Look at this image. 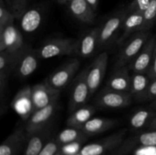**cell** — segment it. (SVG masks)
Instances as JSON below:
<instances>
[{"label":"cell","instance_id":"1","mask_svg":"<svg viewBox=\"0 0 156 155\" xmlns=\"http://www.w3.org/2000/svg\"><path fill=\"white\" fill-rule=\"evenodd\" d=\"M150 37L149 31H139L133 33L123 44L117 55L114 68L129 65L135 59Z\"/></svg>","mask_w":156,"mask_h":155},{"label":"cell","instance_id":"2","mask_svg":"<svg viewBox=\"0 0 156 155\" xmlns=\"http://www.w3.org/2000/svg\"><path fill=\"white\" fill-rule=\"evenodd\" d=\"M127 129L124 128L102 139L84 146L80 155H108L117 148L126 138Z\"/></svg>","mask_w":156,"mask_h":155},{"label":"cell","instance_id":"3","mask_svg":"<svg viewBox=\"0 0 156 155\" xmlns=\"http://www.w3.org/2000/svg\"><path fill=\"white\" fill-rule=\"evenodd\" d=\"M77 40L73 38H55L44 43L38 49L37 54L40 59H47L76 53Z\"/></svg>","mask_w":156,"mask_h":155},{"label":"cell","instance_id":"4","mask_svg":"<svg viewBox=\"0 0 156 155\" xmlns=\"http://www.w3.org/2000/svg\"><path fill=\"white\" fill-rule=\"evenodd\" d=\"M156 147V129L126 138L116 150L108 155H127L140 147Z\"/></svg>","mask_w":156,"mask_h":155},{"label":"cell","instance_id":"5","mask_svg":"<svg viewBox=\"0 0 156 155\" xmlns=\"http://www.w3.org/2000/svg\"><path fill=\"white\" fill-rule=\"evenodd\" d=\"M129 92L114 91L105 88L95 99L96 106L105 109H120L129 106L133 101Z\"/></svg>","mask_w":156,"mask_h":155},{"label":"cell","instance_id":"6","mask_svg":"<svg viewBox=\"0 0 156 155\" xmlns=\"http://www.w3.org/2000/svg\"><path fill=\"white\" fill-rule=\"evenodd\" d=\"M91 95L86 79V69H85L81 71L73 81L69 102L70 112H73L86 105Z\"/></svg>","mask_w":156,"mask_h":155},{"label":"cell","instance_id":"7","mask_svg":"<svg viewBox=\"0 0 156 155\" xmlns=\"http://www.w3.org/2000/svg\"><path fill=\"white\" fill-rule=\"evenodd\" d=\"M59 107V100L53 102L51 104L40 109L33 112L30 118L27 120L25 125V131L27 138L32 134L48 126L55 113Z\"/></svg>","mask_w":156,"mask_h":155},{"label":"cell","instance_id":"8","mask_svg":"<svg viewBox=\"0 0 156 155\" xmlns=\"http://www.w3.org/2000/svg\"><path fill=\"white\" fill-rule=\"evenodd\" d=\"M80 67V62L79 59H73L53 71L45 81L55 89L61 91L65 88L76 75Z\"/></svg>","mask_w":156,"mask_h":155},{"label":"cell","instance_id":"9","mask_svg":"<svg viewBox=\"0 0 156 155\" xmlns=\"http://www.w3.org/2000/svg\"><path fill=\"white\" fill-rule=\"evenodd\" d=\"M108 64V54L107 52L100 53L91 65L86 68V79L91 94H94L100 87Z\"/></svg>","mask_w":156,"mask_h":155},{"label":"cell","instance_id":"10","mask_svg":"<svg viewBox=\"0 0 156 155\" xmlns=\"http://www.w3.org/2000/svg\"><path fill=\"white\" fill-rule=\"evenodd\" d=\"M61 91L55 89L44 81L31 87L34 112L59 100Z\"/></svg>","mask_w":156,"mask_h":155},{"label":"cell","instance_id":"11","mask_svg":"<svg viewBox=\"0 0 156 155\" xmlns=\"http://www.w3.org/2000/svg\"><path fill=\"white\" fill-rule=\"evenodd\" d=\"M127 11L122 10L116 12L108 18L101 27H99L98 47L108 45L120 28H122Z\"/></svg>","mask_w":156,"mask_h":155},{"label":"cell","instance_id":"12","mask_svg":"<svg viewBox=\"0 0 156 155\" xmlns=\"http://www.w3.org/2000/svg\"><path fill=\"white\" fill-rule=\"evenodd\" d=\"M25 46L22 34L14 23L0 32V52L16 53L22 50Z\"/></svg>","mask_w":156,"mask_h":155},{"label":"cell","instance_id":"13","mask_svg":"<svg viewBox=\"0 0 156 155\" xmlns=\"http://www.w3.org/2000/svg\"><path fill=\"white\" fill-rule=\"evenodd\" d=\"M156 36H150L135 59L129 64V68L135 73L147 74L153 58Z\"/></svg>","mask_w":156,"mask_h":155},{"label":"cell","instance_id":"14","mask_svg":"<svg viewBox=\"0 0 156 155\" xmlns=\"http://www.w3.org/2000/svg\"><path fill=\"white\" fill-rule=\"evenodd\" d=\"M12 107L24 121L30 118L34 112L31 87H24L17 93L12 100Z\"/></svg>","mask_w":156,"mask_h":155},{"label":"cell","instance_id":"15","mask_svg":"<svg viewBox=\"0 0 156 155\" xmlns=\"http://www.w3.org/2000/svg\"><path fill=\"white\" fill-rule=\"evenodd\" d=\"M98 41L99 27H94L85 32L77 40L76 54L83 58L89 57L98 47Z\"/></svg>","mask_w":156,"mask_h":155},{"label":"cell","instance_id":"16","mask_svg":"<svg viewBox=\"0 0 156 155\" xmlns=\"http://www.w3.org/2000/svg\"><path fill=\"white\" fill-rule=\"evenodd\" d=\"M27 140L25 128H18L1 144L0 155H18Z\"/></svg>","mask_w":156,"mask_h":155},{"label":"cell","instance_id":"17","mask_svg":"<svg viewBox=\"0 0 156 155\" xmlns=\"http://www.w3.org/2000/svg\"><path fill=\"white\" fill-rule=\"evenodd\" d=\"M143 24H144V13L138 12H127L122 26L123 33L121 36L117 39V43L122 45L133 33L139 31H143Z\"/></svg>","mask_w":156,"mask_h":155},{"label":"cell","instance_id":"18","mask_svg":"<svg viewBox=\"0 0 156 155\" xmlns=\"http://www.w3.org/2000/svg\"><path fill=\"white\" fill-rule=\"evenodd\" d=\"M39 60L36 50L27 46L17 65L15 72L18 77L26 78L31 75L37 68Z\"/></svg>","mask_w":156,"mask_h":155},{"label":"cell","instance_id":"19","mask_svg":"<svg viewBox=\"0 0 156 155\" xmlns=\"http://www.w3.org/2000/svg\"><path fill=\"white\" fill-rule=\"evenodd\" d=\"M52 129L49 125L47 127L32 134L27 140L24 155H38L46 144L51 139Z\"/></svg>","mask_w":156,"mask_h":155},{"label":"cell","instance_id":"20","mask_svg":"<svg viewBox=\"0 0 156 155\" xmlns=\"http://www.w3.org/2000/svg\"><path fill=\"white\" fill-rule=\"evenodd\" d=\"M130 86L131 75L129 74V66L126 65L115 68L105 88L122 92H129Z\"/></svg>","mask_w":156,"mask_h":155},{"label":"cell","instance_id":"21","mask_svg":"<svg viewBox=\"0 0 156 155\" xmlns=\"http://www.w3.org/2000/svg\"><path fill=\"white\" fill-rule=\"evenodd\" d=\"M69 9L73 17L84 24H93L95 12L86 0H73L69 4Z\"/></svg>","mask_w":156,"mask_h":155},{"label":"cell","instance_id":"22","mask_svg":"<svg viewBox=\"0 0 156 155\" xmlns=\"http://www.w3.org/2000/svg\"><path fill=\"white\" fill-rule=\"evenodd\" d=\"M117 123L118 120L115 119L93 117L85 123L82 130L88 137L93 136L112 129Z\"/></svg>","mask_w":156,"mask_h":155},{"label":"cell","instance_id":"23","mask_svg":"<svg viewBox=\"0 0 156 155\" xmlns=\"http://www.w3.org/2000/svg\"><path fill=\"white\" fill-rule=\"evenodd\" d=\"M95 110L94 106L86 104L73 111L66 120L67 127L82 129L85 123L93 118Z\"/></svg>","mask_w":156,"mask_h":155},{"label":"cell","instance_id":"24","mask_svg":"<svg viewBox=\"0 0 156 155\" xmlns=\"http://www.w3.org/2000/svg\"><path fill=\"white\" fill-rule=\"evenodd\" d=\"M42 19V13L39 9L36 8L28 9L19 19L21 29L25 33H33L39 28Z\"/></svg>","mask_w":156,"mask_h":155},{"label":"cell","instance_id":"25","mask_svg":"<svg viewBox=\"0 0 156 155\" xmlns=\"http://www.w3.org/2000/svg\"><path fill=\"white\" fill-rule=\"evenodd\" d=\"M156 115V110L152 108L140 109L134 112L129 119V126L133 130L138 131L149 127Z\"/></svg>","mask_w":156,"mask_h":155},{"label":"cell","instance_id":"26","mask_svg":"<svg viewBox=\"0 0 156 155\" xmlns=\"http://www.w3.org/2000/svg\"><path fill=\"white\" fill-rule=\"evenodd\" d=\"M87 138L88 136L82 132V129L71 127H67L66 129H63L55 137L62 147L68 144L84 141Z\"/></svg>","mask_w":156,"mask_h":155},{"label":"cell","instance_id":"27","mask_svg":"<svg viewBox=\"0 0 156 155\" xmlns=\"http://www.w3.org/2000/svg\"><path fill=\"white\" fill-rule=\"evenodd\" d=\"M151 80L147 74L133 72L131 75V86L129 93L136 100L144 93Z\"/></svg>","mask_w":156,"mask_h":155},{"label":"cell","instance_id":"28","mask_svg":"<svg viewBox=\"0 0 156 155\" xmlns=\"http://www.w3.org/2000/svg\"><path fill=\"white\" fill-rule=\"evenodd\" d=\"M15 17L7 7L4 0H0V32L9 24H13Z\"/></svg>","mask_w":156,"mask_h":155},{"label":"cell","instance_id":"29","mask_svg":"<svg viewBox=\"0 0 156 155\" xmlns=\"http://www.w3.org/2000/svg\"><path fill=\"white\" fill-rule=\"evenodd\" d=\"M156 21V0H152L144 12V24L143 31H149Z\"/></svg>","mask_w":156,"mask_h":155},{"label":"cell","instance_id":"30","mask_svg":"<svg viewBox=\"0 0 156 155\" xmlns=\"http://www.w3.org/2000/svg\"><path fill=\"white\" fill-rule=\"evenodd\" d=\"M9 9L12 11L15 18L20 19L27 11V0H11Z\"/></svg>","mask_w":156,"mask_h":155},{"label":"cell","instance_id":"31","mask_svg":"<svg viewBox=\"0 0 156 155\" xmlns=\"http://www.w3.org/2000/svg\"><path fill=\"white\" fill-rule=\"evenodd\" d=\"M156 100V78L151 80L147 88L139 98L136 99L139 102L154 101Z\"/></svg>","mask_w":156,"mask_h":155},{"label":"cell","instance_id":"32","mask_svg":"<svg viewBox=\"0 0 156 155\" xmlns=\"http://www.w3.org/2000/svg\"><path fill=\"white\" fill-rule=\"evenodd\" d=\"M61 148L62 147L57 142L56 138H53L47 142L45 147L38 155H56L61 150Z\"/></svg>","mask_w":156,"mask_h":155},{"label":"cell","instance_id":"33","mask_svg":"<svg viewBox=\"0 0 156 155\" xmlns=\"http://www.w3.org/2000/svg\"><path fill=\"white\" fill-rule=\"evenodd\" d=\"M152 0H133L126 9L127 12H138L144 13Z\"/></svg>","mask_w":156,"mask_h":155},{"label":"cell","instance_id":"34","mask_svg":"<svg viewBox=\"0 0 156 155\" xmlns=\"http://www.w3.org/2000/svg\"><path fill=\"white\" fill-rule=\"evenodd\" d=\"M147 74L149 77V78H150V80H153V79L156 78V42L155 50H154L153 58H152V63H151L150 68H149Z\"/></svg>","mask_w":156,"mask_h":155},{"label":"cell","instance_id":"35","mask_svg":"<svg viewBox=\"0 0 156 155\" xmlns=\"http://www.w3.org/2000/svg\"><path fill=\"white\" fill-rule=\"evenodd\" d=\"M86 1L88 2V4L91 5V7L92 8L93 10H94V12H96V10H97L98 9V6L99 0H86Z\"/></svg>","mask_w":156,"mask_h":155},{"label":"cell","instance_id":"36","mask_svg":"<svg viewBox=\"0 0 156 155\" xmlns=\"http://www.w3.org/2000/svg\"><path fill=\"white\" fill-rule=\"evenodd\" d=\"M155 129H156V115L153 118L152 121L151 122L149 127H148V130H155Z\"/></svg>","mask_w":156,"mask_h":155},{"label":"cell","instance_id":"37","mask_svg":"<svg viewBox=\"0 0 156 155\" xmlns=\"http://www.w3.org/2000/svg\"><path fill=\"white\" fill-rule=\"evenodd\" d=\"M73 0H56V2H57L59 4H61V5H66V4H69L71 2H73Z\"/></svg>","mask_w":156,"mask_h":155},{"label":"cell","instance_id":"38","mask_svg":"<svg viewBox=\"0 0 156 155\" xmlns=\"http://www.w3.org/2000/svg\"><path fill=\"white\" fill-rule=\"evenodd\" d=\"M149 107L152 108V109H155V110H156V100H154V101H152V103H151L150 104H149Z\"/></svg>","mask_w":156,"mask_h":155},{"label":"cell","instance_id":"39","mask_svg":"<svg viewBox=\"0 0 156 155\" xmlns=\"http://www.w3.org/2000/svg\"><path fill=\"white\" fill-rule=\"evenodd\" d=\"M4 2H5L6 5H7L9 9V7H10V4H11V0H4Z\"/></svg>","mask_w":156,"mask_h":155},{"label":"cell","instance_id":"40","mask_svg":"<svg viewBox=\"0 0 156 155\" xmlns=\"http://www.w3.org/2000/svg\"><path fill=\"white\" fill-rule=\"evenodd\" d=\"M56 155H66V154H65V153H63V152H62V150H59V152H58V153H56Z\"/></svg>","mask_w":156,"mask_h":155}]
</instances>
